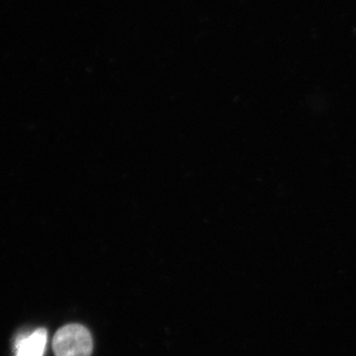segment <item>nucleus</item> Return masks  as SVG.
<instances>
[{
	"instance_id": "1",
	"label": "nucleus",
	"mask_w": 356,
	"mask_h": 356,
	"mask_svg": "<svg viewBox=\"0 0 356 356\" xmlns=\"http://www.w3.org/2000/svg\"><path fill=\"white\" fill-rule=\"evenodd\" d=\"M53 350L56 356H91L92 337L83 325H65L54 337Z\"/></svg>"
},
{
	"instance_id": "2",
	"label": "nucleus",
	"mask_w": 356,
	"mask_h": 356,
	"mask_svg": "<svg viewBox=\"0 0 356 356\" xmlns=\"http://www.w3.org/2000/svg\"><path fill=\"white\" fill-rule=\"evenodd\" d=\"M48 336L44 329H38L29 334H21L16 339L15 356H44Z\"/></svg>"
}]
</instances>
